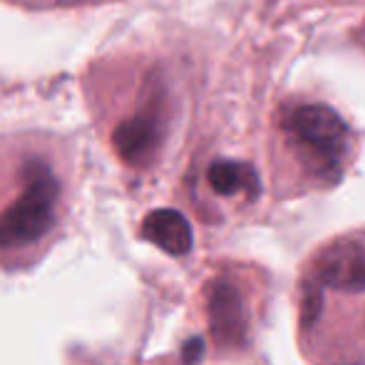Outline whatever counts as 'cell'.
<instances>
[{"label": "cell", "instance_id": "cell-1", "mask_svg": "<svg viewBox=\"0 0 365 365\" xmlns=\"http://www.w3.org/2000/svg\"><path fill=\"white\" fill-rule=\"evenodd\" d=\"M296 333L306 365H365V229L333 236L301 264Z\"/></svg>", "mask_w": 365, "mask_h": 365}, {"label": "cell", "instance_id": "cell-2", "mask_svg": "<svg viewBox=\"0 0 365 365\" xmlns=\"http://www.w3.org/2000/svg\"><path fill=\"white\" fill-rule=\"evenodd\" d=\"M68 172L53 145L15 140L0 145V266L35 264L68 214Z\"/></svg>", "mask_w": 365, "mask_h": 365}, {"label": "cell", "instance_id": "cell-3", "mask_svg": "<svg viewBox=\"0 0 365 365\" xmlns=\"http://www.w3.org/2000/svg\"><path fill=\"white\" fill-rule=\"evenodd\" d=\"M279 135L303 184L333 187L351 159V132L336 110L316 102L289 105L279 115Z\"/></svg>", "mask_w": 365, "mask_h": 365}, {"label": "cell", "instance_id": "cell-4", "mask_svg": "<svg viewBox=\"0 0 365 365\" xmlns=\"http://www.w3.org/2000/svg\"><path fill=\"white\" fill-rule=\"evenodd\" d=\"M167 135V100L159 87H149L135 112L117 122L112 130V147L130 167H149L157 159Z\"/></svg>", "mask_w": 365, "mask_h": 365}, {"label": "cell", "instance_id": "cell-5", "mask_svg": "<svg viewBox=\"0 0 365 365\" xmlns=\"http://www.w3.org/2000/svg\"><path fill=\"white\" fill-rule=\"evenodd\" d=\"M204 184L217 199L224 202L251 204L261 194L259 172L249 162L239 159H217L204 172Z\"/></svg>", "mask_w": 365, "mask_h": 365}, {"label": "cell", "instance_id": "cell-6", "mask_svg": "<svg viewBox=\"0 0 365 365\" xmlns=\"http://www.w3.org/2000/svg\"><path fill=\"white\" fill-rule=\"evenodd\" d=\"M142 236L169 256H184L192 249L189 221L174 209H157L142 221Z\"/></svg>", "mask_w": 365, "mask_h": 365}, {"label": "cell", "instance_id": "cell-7", "mask_svg": "<svg viewBox=\"0 0 365 365\" xmlns=\"http://www.w3.org/2000/svg\"><path fill=\"white\" fill-rule=\"evenodd\" d=\"M30 3H60V0H30Z\"/></svg>", "mask_w": 365, "mask_h": 365}]
</instances>
